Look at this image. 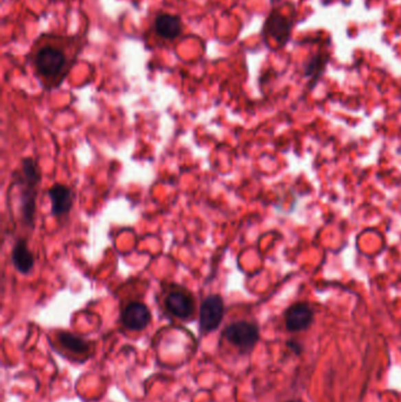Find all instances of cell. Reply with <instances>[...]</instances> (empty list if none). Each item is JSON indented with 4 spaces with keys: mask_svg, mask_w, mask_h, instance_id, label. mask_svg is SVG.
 I'll return each instance as SVG.
<instances>
[{
    "mask_svg": "<svg viewBox=\"0 0 401 402\" xmlns=\"http://www.w3.org/2000/svg\"><path fill=\"white\" fill-rule=\"evenodd\" d=\"M151 312L148 306L135 301L124 308L122 324L131 331H143L151 322Z\"/></svg>",
    "mask_w": 401,
    "mask_h": 402,
    "instance_id": "4",
    "label": "cell"
},
{
    "mask_svg": "<svg viewBox=\"0 0 401 402\" xmlns=\"http://www.w3.org/2000/svg\"><path fill=\"white\" fill-rule=\"evenodd\" d=\"M12 263L21 274H29L34 266V258L25 240H18L12 250Z\"/></svg>",
    "mask_w": 401,
    "mask_h": 402,
    "instance_id": "9",
    "label": "cell"
},
{
    "mask_svg": "<svg viewBox=\"0 0 401 402\" xmlns=\"http://www.w3.org/2000/svg\"><path fill=\"white\" fill-rule=\"evenodd\" d=\"M271 1H272V3H275V1H278V0H271Z\"/></svg>",
    "mask_w": 401,
    "mask_h": 402,
    "instance_id": "16",
    "label": "cell"
},
{
    "mask_svg": "<svg viewBox=\"0 0 401 402\" xmlns=\"http://www.w3.org/2000/svg\"><path fill=\"white\" fill-rule=\"evenodd\" d=\"M21 184H23L21 196V215L27 225H32L34 222V214H36L37 191H36V186L25 184L24 181H21Z\"/></svg>",
    "mask_w": 401,
    "mask_h": 402,
    "instance_id": "10",
    "label": "cell"
},
{
    "mask_svg": "<svg viewBox=\"0 0 401 402\" xmlns=\"http://www.w3.org/2000/svg\"><path fill=\"white\" fill-rule=\"evenodd\" d=\"M287 402H295V401H287Z\"/></svg>",
    "mask_w": 401,
    "mask_h": 402,
    "instance_id": "17",
    "label": "cell"
},
{
    "mask_svg": "<svg viewBox=\"0 0 401 402\" xmlns=\"http://www.w3.org/2000/svg\"><path fill=\"white\" fill-rule=\"evenodd\" d=\"M168 312L179 319H189L194 312V303L192 298L183 292H172L165 300Z\"/></svg>",
    "mask_w": 401,
    "mask_h": 402,
    "instance_id": "7",
    "label": "cell"
},
{
    "mask_svg": "<svg viewBox=\"0 0 401 402\" xmlns=\"http://www.w3.org/2000/svg\"><path fill=\"white\" fill-rule=\"evenodd\" d=\"M224 338L229 344L240 349L242 353H251L258 344V326L249 321H237L226 327Z\"/></svg>",
    "mask_w": 401,
    "mask_h": 402,
    "instance_id": "1",
    "label": "cell"
},
{
    "mask_svg": "<svg viewBox=\"0 0 401 402\" xmlns=\"http://www.w3.org/2000/svg\"><path fill=\"white\" fill-rule=\"evenodd\" d=\"M314 313L310 306L303 303L292 305L285 313V324L290 332H300L308 329L313 322Z\"/></svg>",
    "mask_w": 401,
    "mask_h": 402,
    "instance_id": "6",
    "label": "cell"
},
{
    "mask_svg": "<svg viewBox=\"0 0 401 402\" xmlns=\"http://www.w3.org/2000/svg\"><path fill=\"white\" fill-rule=\"evenodd\" d=\"M225 306L220 296L213 294L206 298L200 306L199 313V324L201 333L207 334L219 329L221 321L224 319Z\"/></svg>",
    "mask_w": 401,
    "mask_h": 402,
    "instance_id": "2",
    "label": "cell"
},
{
    "mask_svg": "<svg viewBox=\"0 0 401 402\" xmlns=\"http://www.w3.org/2000/svg\"><path fill=\"white\" fill-rule=\"evenodd\" d=\"M49 197L54 215L60 217L70 212L73 205V194L67 186L56 184L49 189Z\"/></svg>",
    "mask_w": 401,
    "mask_h": 402,
    "instance_id": "8",
    "label": "cell"
},
{
    "mask_svg": "<svg viewBox=\"0 0 401 402\" xmlns=\"http://www.w3.org/2000/svg\"><path fill=\"white\" fill-rule=\"evenodd\" d=\"M328 54H317L314 57L312 58L310 62H307L306 70H305V75L307 77H312L313 82L319 78L320 75L323 74L326 64L328 62Z\"/></svg>",
    "mask_w": 401,
    "mask_h": 402,
    "instance_id": "14",
    "label": "cell"
},
{
    "mask_svg": "<svg viewBox=\"0 0 401 402\" xmlns=\"http://www.w3.org/2000/svg\"><path fill=\"white\" fill-rule=\"evenodd\" d=\"M292 26H293V19L287 18L279 11H273L267 18L264 29L268 37L273 38L278 43L279 46H284L290 39Z\"/></svg>",
    "mask_w": 401,
    "mask_h": 402,
    "instance_id": "5",
    "label": "cell"
},
{
    "mask_svg": "<svg viewBox=\"0 0 401 402\" xmlns=\"http://www.w3.org/2000/svg\"><path fill=\"white\" fill-rule=\"evenodd\" d=\"M157 33L165 39H174L181 32V18L172 14H160L156 19Z\"/></svg>",
    "mask_w": 401,
    "mask_h": 402,
    "instance_id": "11",
    "label": "cell"
},
{
    "mask_svg": "<svg viewBox=\"0 0 401 402\" xmlns=\"http://www.w3.org/2000/svg\"><path fill=\"white\" fill-rule=\"evenodd\" d=\"M21 167H23L21 181H24L25 184H29V185L37 187L39 185V182H41V177L39 167L36 164V161L31 159V158H26L21 163Z\"/></svg>",
    "mask_w": 401,
    "mask_h": 402,
    "instance_id": "13",
    "label": "cell"
},
{
    "mask_svg": "<svg viewBox=\"0 0 401 402\" xmlns=\"http://www.w3.org/2000/svg\"><path fill=\"white\" fill-rule=\"evenodd\" d=\"M287 347H290L292 351H295V353L299 354L301 352V346L295 342V341H288L287 342Z\"/></svg>",
    "mask_w": 401,
    "mask_h": 402,
    "instance_id": "15",
    "label": "cell"
},
{
    "mask_svg": "<svg viewBox=\"0 0 401 402\" xmlns=\"http://www.w3.org/2000/svg\"><path fill=\"white\" fill-rule=\"evenodd\" d=\"M58 340L64 348L69 349L74 354H85L90 351V344L87 340L70 332L59 333Z\"/></svg>",
    "mask_w": 401,
    "mask_h": 402,
    "instance_id": "12",
    "label": "cell"
},
{
    "mask_svg": "<svg viewBox=\"0 0 401 402\" xmlns=\"http://www.w3.org/2000/svg\"><path fill=\"white\" fill-rule=\"evenodd\" d=\"M65 65V56L62 51L52 47H44L38 52L36 66L39 73L46 77L57 75Z\"/></svg>",
    "mask_w": 401,
    "mask_h": 402,
    "instance_id": "3",
    "label": "cell"
}]
</instances>
